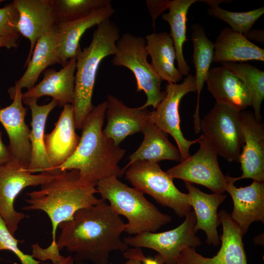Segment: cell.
I'll list each match as a JSON object with an SVG mask.
<instances>
[{"label": "cell", "instance_id": "5b68a950", "mask_svg": "<svg viewBox=\"0 0 264 264\" xmlns=\"http://www.w3.org/2000/svg\"><path fill=\"white\" fill-rule=\"evenodd\" d=\"M96 187L101 198L108 200L116 214L126 218L125 232L129 235L155 232L172 220L169 215L161 212L144 194L115 176L100 180Z\"/></svg>", "mask_w": 264, "mask_h": 264}, {"label": "cell", "instance_id": "4dcf8cb0", "mask_svg": "<svg viewBox=\"0 0 264 264\" xmlns=\"http://www.w3.org/2000/svg\"><path fill=\"white\" fill-rule=\"evenodd\" d=\"M222 64L242 81L249 94L253 113L258 120L262 121L261 109L264 99V71L246 63L224 62Z\"/></svg>", "mask_w": 264, "mask_h": 264}, {"label": "cell", "instance_id": "d590c367", "mask_svg": "<svg viewBox=\"0 0 264 264\" xmlns=\"http://www.w3.org/2000/svg\"><path fill=\"white\" fill-rule=\"evenodd\" d=\"M171 0H147L146 4L152 19V25L154 30L155 21L157 17L166 10L168 9Z\"/></svg>", "mask_w": 264, "mask_h": 264}, {"label": "cell", "instance_id": "44dd1931", "mask_svg": "<svg viewBox=\"0 0 264 264\" xmlns=\"http://www.w3.org/2000/svg\"><path fill=\"white\" fill-rule=\"evenodd\" d=\"M37 100L35 98L22 99V102L29 107L32 116L29 134L31 155L26 170L32 174L39 172L57 174L61 171L54 170L46 152L44 137L47 116L58 104L52 99L47 104L39 105Z\"/></svg>", "mask_w": 264, "mask_h": 264}, {"label": "cell", "instance_id": "60d3db41", "mask_svg": "<svg viewBox=\"0 0 264 264\" xmlns=\"http://www.w3.org/2000/svg\"><path fill=\"white\" fill-rule=\"evenodd\" d=\"M74 260L71 255L66 257V258L61 262L56 264H75Z\"/></svg>", "mask_w": 264, "mask_h": 264}, {"label": "cell", "instance_id": "3957f363", "mask_svg": "<svg viewBox=\"0 0 264 264\" xmlns=\"http://www.w3.org/2000/svg\"><path fill=\"white\" fill-rule=\"evenodd\" d=\"M107 108V101L94 107L83 123L76 149L58 170H76L83 180L96 186L107 177L122 176L118 163L126 151L103 132Z\"/></svg>", "mask_w": 264, "mask_h": 264}, {"label": "cell", "instance_id": "7bdbcfd3", "mask_svg": "<svg viewBox=\"0 0 264 264\" xmlns=\"http://www.w3.org/2000/svg\"></svg>", "mask_w": 264, "mask_h": 264}, {"label": "cell", "instance_id": "7c38bea8", "mask_svg": "<svg viewBox=\"0 0 264 264\" xmlns=\"http://www.w3.org/2000/svg\"><path fill=\"white\" fill-rule=\"evenodd\" d=\"M165 97L155 110L149 111L148 119L160 130L174 138L182 161L190 156V146L198 143V138L189 140L184 137L180 129L179 113V106L182 98L188 93L196 91L194 76L188 74L180 84L168 83L165 87Z\"/></svg>", "mask_w": 264, "mask_h": 264}, {"label": "cell", "instance_id": "9a60e30c", "mask_svg": "<svg viewBox=\"0 0 264 264\" xmlns=\"http://www.w3.org/2000/svg\"><path fill=\"white\" fill-rule=\"evenodd\" d=\"M241 127L244 143L238 161L241 165L242 175L234 177L235 182L244 178L264 181V125L253 112L241 111Z\"/></svg>", "mask_w": 264, "mask_h": 264}, {"label": "cell", "instance_id": "ba28073f", "mask_svg": "<svg viewBox=\"0 0 264 264\" xmlns=\"http://www.w3.org/2000/svg\"><path fill=\"white\" fill-rule=\"evenodd\" d=\"M200 131L218 155L229 162L238 160L244 143L241 111L216 103L200 120Z\"/></svg>", "mask_w": 264, "mask_h": 264}, {"label": "cell", "instance_id": "6da1fadb", "mask_svg": "<svg viewBox=\"0 0 264 264\" xmlns=\"http://www.w3.org/2000/svg\"><path fill=\"white\" fill-rule=\"evenodd\" d=\"M126 227L120 216L104 200L79 210L71 220L61 223L57 247L72 254L74 262L109 264L111 252L129 249L121 238Z\"/></svg>", "mask_w": 264, "mask_h": 264}, {"label": "cell", "instance_id": "7402d4cb", "mask_svg": "<svg viewBox=\"0 0 264 264\" xmlns=\"http://www.w3.org/2000/svg\"><path fill=\"white\" fill-rule=\"evenodd\" d=\"M188 191L189 203L194 209L196 218L194 231L202 230L206 235V242L215 246L220 243L217 227L220 222L217 212L219 206L226 198L224 194H206L192 183L185 182Z\"/></svg>", "mask_w": 264, "mask_h": 264}, {"label": "cell", "instance_id": "4316f807", "mask_svg": "<svg viewBox=\"0 0 264 264\" xmlns=\"http://www.w3.org/2000/svg\"><path fill=\"white\" fill-rule=\"evenodd\" d=\"M56 26V25H55ZM61 64L58 52L56 27L41 36L37 41L26 70L14 87L32 89L40 74L48 66Z\"/></svg>", "mask_w": 264, "mask_h": 264}, {"label": "cell", "instance_id": "9c48e42d", "mask_svg": "<svg viewBox=\"0 0 264 264\" xmlns=\"http://www.w3.org/2000/svg\"><path fill=\"white\" fill-rule=\"evenodd\" d=\"M185 217L183 222L173 229L130 236L123 238V241L129 246L156 251L158 255L155 260L158 264H176L183 249L188 247L195 249L201 244L200 238L194 230L196 222L194 211H191Z\"/></svg>", "mask_w": 264, "mask_h": 264}, {"label": "cell", "instance_id": "ab89813d", "mask_svg": "<svg viewBox=\"0 0 264 264\" xmlns=\"http://www.w3.org/2000/svg\"><path fill=\"white\" fill-rule=\"evenodd\" d=\"M245 37L250 41L253 40L261 44H264V30H250L246 34Z\"/></svg>", "mask_w": 264, "mask_h": 264}, {"label": "cell", "instance_id": "836d02e7", "mask_svg": "<svg viewBox=\"0 0 264 264\" xmlns=\"http://www.w3.org/2000/svg\"><path fill=\"white\" fill-rule=\"evenodd\" d=\"M19 241L9 231L5 222L0 216V251L7 250L14 253L21 264H40L32 255L24 253L18 246ZM0 257V260H1Z\"/></svg>", "mask_w": 264, "mask_h": 264}, {"label": "cell", "instance_id": "52a82bcc", "mask_svg": "<svg viewBox=\"0 0 264 264\" xmlns=\"http://www.w3.org/2000/svg\"><path fill=\"white\" fill-rule=\"evenodd\" d=\"M125 177L134 188L151 196L162 206L173 210L180 218L191 211L188 194L179 191L173 179L158 163L136 161L124 172Z\"/></svg>", "mask_w": 264, "mask_h": 264}, {"label": "cell", "instance_id": "277c9868", "mask_svg": "<svg viewBox=\"0 0 264 264\" xmlns=\"http://www.w3.org/2000/svg\"><path fill=\"white\" fill-rule=\"evenodd\" d=\"M120 37L119 28L110 19L97 25L90 44L78 48L76 55L75 98L73 103L76 129L83 123L94 108L92 98L99 66L108 56L114 55L116 42Z\"/></svg>", "mask_w": 264, "mask_h": 264}, {"label": "cell", "instance_id": "2e32d148", "mask_svg": "<svg viewBox=\"0 0 264 264\" xmlns=\"http://www.w3.org/2000/svg\"><path fill=\"white\" fill-rule=\"evenodd\" d=\"M225 191L233 202L230 216L245 235L255 221L264 222V183L256 181L244 187H237L234 177L226 176Z\"/></svg>", "mask_w": 264, "mask_h": 264}, {"label": "cell", "instance_id": "cb8c5ba5", "mask_svg": "<svg viewBox=\"0 0 264 264\" xmlns=\"http://www.w3.org/2000/svg\"><path fill=\"white\" fill-rule=\"evenodd\" d=\"M114 12L111 4L78 20L56 25L58 52L63 66L76 57L80 40L85 31L110 19Z\"/></svg>", "mask_w": 264, "mask_h": 264}, {"label": "cell", "instance_id": "8fae6325", "mask_svg": "<svg viewBox=\"0 0 264 264\" xmlns=\"http://www.w3.org/2000/svg\"><path fill=\"white\" fill-rule=\"evenodd\" d=\"M57 174H32L14 159L0 165V216L12 235L14 236L20 222L25 217L23 213L15 209L16 197L25 188L41 186Z\"/></svg>", "mask_w": 264, "mask_h": 264}, {"label": "cell", "instance_id": "1f68e13d", "mask_svg": "<svg viewBox=\"0 0 264 264\" xmlns=\"http://www.w3.org/2000/svg\"><path fill=\"white\" fill-rule=\"evenodd\" d=\"M210 6L208 13L228 23L233 31L244 36L251 30L253 25L264 13V7L243 12L228 11L220 8L221 2H231L226 0H201Z\"/></svg>", "mask_w": 264, "mask_h": 264}, {"label": "cell", "instance_id": "d6986e66", "mask_svg": "<svg viewBox=\"0 0 264 264\" xmlns=\"http://www.w3.org/2000/svg\"><path fill=\"white\" fill-rule=\"evenodd\" d=\"M106 115L107 123L103 130L104 135L119 146L127 136L142 132L148 119L147 108H130L114 96H107Z\"/></svg>", "mask_w": 264, "mask_h": 264}, {"label": "cell", "instance_id": "5bb4252c", "mask_svg": "<svg viewBox=\"0 0 264 264\" xmlns=\"http://www.w3.org/2000/svg\"><path fill=\"white\" fill-rule=\"evenodd\" d=\"M8 93L13 100L8 106L0 109V122L7 133L8 147L13 159L27 169L31 155L30 130L25 122L27 109L22 104L21 89L11 87Z\"/></svg>", "mask_w": 264, "mask_h": 264}, {"label": "cell", "instance_id": "4fadbf2b", "mask_svg": "<svg viewBox=\"0 0 264 264\" xmlns=\"http://www.w3.org/2000/svg\"><path fill=\"white\" fill-rule=\"evenodd\" d=\"M218 216L222 234L220 238L221 247L217 254L207 258L197 253L195 248L188 247L182 251L176 264H247L243 235L240 227L225 210H221Z\"/></svg>", "mask_w": 264, "mask_h": 264}, {"label": "cell", "instance_id": "484cf974", "mask_svg": "<svg viewBox=\"0 0 264 264\" xmlns=\"http://www.w3.org/2000/svg\"><path fill=\"white\" fill-rule=\"evenodd\" d=\"M214 45V62L264 61L263 49L249 41L243 34L228 27L221 30Z\"/></svg>", "mask_w": 264, "mask_h": 264}, {"label": "cell", "instance_id": "30bf717a", "mask_svg": "<svg viewBox=\"0 0 264 264\" xmlns=\"http://www.w3.org/2000/svg\"><path fill=\"white\" fill-rule=\"evenodd\" d=\"M198 143L199 148L194 154L166 172L173 179L203 185L213 193L224 194L226 176L220 169L216 150L202 134Z\"/></svg>", "mask_w": 264, "mask_h": 264}, {"label": "cell", "instance_id": "d6a6232c", "mask_svg": "<svg viewBox=\"0 0 264 264\" xmlns=\"http://www.w3.org/2000/svg\"><path fill=\"white\" fill-rule=\"evenodd\" d=\"M56 24L82 18L111 5L110 0H51Z\"/></svg>", "mask_w": 264, "mask_h": 264}, {"label": "cell", "instance_id": "ffe728a7", "mask_svg": "<svg viewBox=\"0 0 264 264\" xmlns=\"http://www.w3.org/2000/svg\"><path fill=\"white\" fill-rule=\"evenodd\" d=\"M76 58H73L59 71L48 69L44 73L43 80L32 89L22 93V99H38L50 96L60 107L73 104L75 98Z\"/></svg>", "mask_w": 264, "mask_h": 264}, {"label": "cell", "instance_id": "8992f818", "mask_svg": "<svg viewBox=\"0 0 264 264\" xmlns=\"http://www.w3.org/2000/svg\"><path fill=\"white\" fill-rule=\"evenodd\" d=\"M146 40L141 36L130 33L121 35L116 42V51L111 60L114 66L129 69L136 81V91H143L147 96L141 109L152 106L155 109L165 97L166 92L161 89L162 80L147 60Z\"/></svg>", "mask_w": 264, "mask_h": 264}, {"label": "cell", "instance_id": "8d00e7d4", "mask_svg": "<svg viewBox=\"0 0 264 264\" xmlns=\"http://www.w3.org/2000/svg\"><path fill=\"white\" fill-rule=\"evenodd\" d=\"M124 256L129 259L126 264H142L146 258L139 248L128 249L124 252Z\"/></svg>", "mask_w": 264, "mask_h": 264}, {"label": "cell", "instance_id": "f1b7e54d", "mask_svg": "<svg viewBox=\"0 0 264 264\" xmlns=\"http://www.w3.org/2000/svg\"><path fill=\"white\" fill-rule=\"evenodd\" d=\"M191 40L193 44V62L196 73L195 80L198 97L197 106L193 115L194 131L198 133L200 132V119L199 118V98L201 91L213 61V43L206 36L205 30L200 24H194L191 26Z\"/></svg>", "mask_w": 264, "mask_h": 264}, {"label": "cell", "instance_id": "b9f144b4", "mask_svg": "<svg viewBox=\"0 0 264 264\" xmlns=\"http://www.w3.org/2000/svg\"><path fill=\"white\" fill-rule=\"evenodd\" d=\"M2 1H4V0H0V3H1V2H2Z\"/></svg>", "mask_w": 264, "mask_h": 264}, {"label": "cell", "instance_id": "603a6c76", "mask_svg": "<svg viewBox=\"0 0 264 264\" xmlns=\"http://www.w3.org/2000/svg\"><path fill=\"white\" fill-rule=\"evenodd\" d=\"M205 82L216 103L239 111L251 106L249 94L242 81L224 66L211 68Z\"/></svg>", "mask_w": 264, "mask_h": 264}, {"label": "cell", "instance_id": "f35d334b", "mask_svg": "<svg viewBox=\"0 0 264 264\" xmlns=\"http://www.w3.org/2000/svg\"><path fill=\"white\" fill-rule=\"evenodd\" d=\"M13 159V157L8 146L3 142L2 132L0 131V165L7 163Z\"/></svg>", "mask_w": 264, "mask_h": 264}, {"label": "cell", "instance_id": "7a4b0ae2", "mask_svg": "<svg viewBox=\"0 0 264 264\" xmlns=\"http://www.w3.org/2000/svg\"><path fill=\"white\" fill-rule=\"evenodd\" d=\"M96 185L85 182L76 170L60 171L37 191L27 193L28 205L24 210H41L48 216L52 225V242L46 248L35 247L36 258L50 260L53 264L63 261L56 243V232L59 225L71 220L79 210L89 207L105 200L98 198Z\"/></svg>", "mask_w": 264, "mask_h": 264}, {"label": "cell", "instance_id": "ac0fdd59", "mask_svg": "<svg viewBox=\"0 0 264 264\" xmlns=\"http://www.w3.org/2000/svg\"><path fill=\"white\" fill-rule=\"evenodd\" d=\"M53 131L45 134L44 142L49 161L55 171L75 152L80 139L76 132L73 104L64 107Z\"/></svg>", "mask_w": 264, "mask_h": 264}, {"label": "cell", "instance_id": "f546056e", "mask_svg": "<svg viewBox=\"0 0 264 264\" xmlns=\"http://www.w3.org/2000/svg\"><path fill=\"white\" fill-rule=\"evenodd\" d=\"M198 0H171L169 12L163 14L162 19L170 26L169 34L173 40L176 52L177 69L183 76H187L190 68L184 57L183 46L186 39V21L188 10L192 4Z\"/></svg>", "mask_w": 264, "mask_h": 264}, {"label": "cell", "instance_id": "e0dca14e", "mask_svg": "<svg viewBox=\"0 0 264 264\" xmlns=\"http://www.w3.org/2000/svg\"><path fill=\"white\" fill-rule=\"evenodd\" d=\"M13 2L19 14L18 31L30 42L26 66L38 40L55 26V15L51 0H14Z\"/></svg>", "mask_w": 264, "mask_h": 264}, {"label": "cell", "instance_id": "d4e9b609", "mask_svg": "<svg viewBox=\"0 0 264 264\" xmlns=\"http://www.w3.org/2000/svg\"><path fill=\"white\" fill-rule=\"evenodd\" d=\"M142 132L144 135L143 140L139 148L129 157V163L121 169L123 175L129 166L136 161L154 163L163 160L181 161L179 151L170 142L168 134L148 119L143 126Z\"/></svg>", "mask_w": 264, "mask_h": 264}, {"label": "cell", "instance_id": "74e56055", "mask_svg": "<svg viewBox=\"0 0 264 264\" xmlns=\"http://www.w3.org/2000/svg\"><path fill=\"white\" fill-rule=\"evenodd\" d=\"M20 34L8 36H0V47L16 48Z\"/></svg>", "mask_w": 264, "mask_h": 264}, {"label": "cell", "instance_id": "e575fe53", "mask_svg": "<svg viewBox=\"0 0 264 264\" xmlns=\"http://www.w3.org/2000/svg\"><path fill=\"white\" fill-rule=\"evenodd\" d=\"M19 19V14L13 1L0 8V36L20 34L17 28Z\"/></svg>", "mask_w": 264, "mask_h": 264}, {"label": "cell", "instance_id": "83f0119b", "mask_svg": "<svg viewBox=\"0 0 264 264\" xmlns=\"http://www.w3.org/2000/svg\"><path fill=\"white\" fill-rule=\"evenodd\" d=\"M146 50L151 58V65L162 80L176 83L182 77L175 66L176 52L173 40L166 32L147 35Z\"/></svg>", "mask_w": 264, "mask_h": 264}]
</instances>
